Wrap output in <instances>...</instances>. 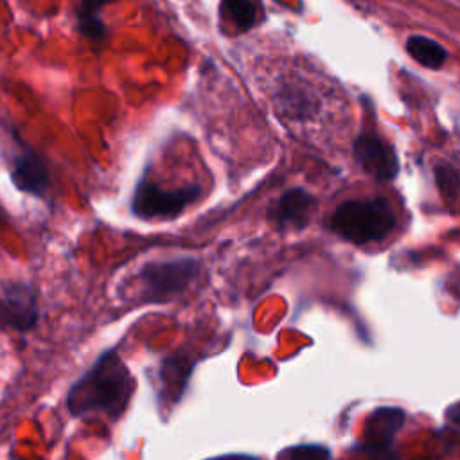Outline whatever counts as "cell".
Masks as SVG:
<instances>
[{"label": "cell", "mask_w": 460, "mask_h": 460, "mask_svg": "<svg viewBox=\"0 0 460 460\" xmlns=\"http://www.w3.org/2000/svg\"><path fill=\"white\" fill-rule=\"evenodd\" d=\"M207 460H259L253 455H244V453H228V455H219V456H212Z\"/></svg>", "instance_id": "2e32d148"}, {"label": "cell", "mask_w": 460, "mask_h": 460, "mask_svg": "<svg viewBox=\"0 0 460 460\" xmlns=\"http://www.w3.org/2000/svg\"><path fill=\"white\" fill-rule=\"evenodd\" d=\"M437 180H438V185L442 187V190L449 198L455 199L456 192H458V172H456V169H453L449 165H442L437 171Z\"/></svg>", "instance_id": "9a60e30c"}, {"label": "cell", "mask_w": 460, "mask_h": 460, "mask_svg": "<svg viewBox=\"0 0 460 460\" xmlns=\"http://www.w3.org/2000/svg\"><path fill=\"white\" fill-rule=\"evenodd\" d=\"M223 11L241 31H248L257 20V7L253 0H223Z\"/></svg>", "instance_id": "4fadbf2b"}, {"label": "cell", "mask_w": 460, "mask_h": 460, "mask_svg": "<svg viewBox=\"0 0 460 460\" xmlns=\"http://www.w3.org/2000/svg\"><path fill=\"white\" fill-rule=\"evenodd\" d=\"M288 460H331V449L323 444H298L288 451Z\"/></svg>", "instance_id": "5bb4252c"}, {"label": "cell", "mask_w": 460, "mask_h": 460, "mask_svg": "<svg viewBox=\"0 0 460 460\" xmlns=\"http://www.w3.org/2000/svg\"><path fill=\"white\" fill-rule=\"evenodd\" d=\"M135 390V379L115 349L102 352L95 363L70 386L66 408L74 417L102 411L119 419Z\"/></svg>", "instance_id": "6da1fadb"}, {"label": "cell", "mask_w": 460, "mask_h": 460, "mask_svg": "<svg viewBox=\"0 0 460 460\" xmlns=\"http://www.w3.org/2000/svg\"><path fill=\"white\" fill-rule=\"evenodd\" d=\"M354 158L363 171L376 180H394L399 172V160L392 146L374 133H361L354 140Z\"/></svg>", "instance_id": "52a82bcc"}, {"label": "cell", "mask_w": 460, "mask_h": 460, "mask_svg": "<svg viewBox=\"0 0 460 460\" xmlns=\"http://www.w3.org/2000/svg\"><path fill=\"white\" fill-rule=\"evenodd\" d=\"M194 365L196 361L183 354H172L162 361L160 399L164 401V404H176L183 397Z\"/></svg>", "instance_id": "30bf717a"}, {"label": "cell", "mask_w": 460, "mask_h": 460, "mask_svg": "<svg viewBox=\"0 0 460 460\" xmlns=\"http://www.w3.org/2000/svg\"><path fill=\"white\" fill-rule=\"evenodd\" d=\"M36 291L27 282H11L0 293V327L27 332L38 323Z\"/></svg>", "instance_id": "5b68a950"}, {"label": "cell", "mask_w": 460, "mask_h": 460, "mask_svg": "<svg viewBox=\"0 0 460 460\" xmlns=\"http://www.w3.org/2000/svg\"><path fill=\"white\" fill-rule=\"evenodd\" d=\"M395 214L388 199H349L331 216L334 234L354 244H368L385 239L395 228Z\"/></svg>", "instance_id": "7a4b0ae2"}, {"label": "cell", "mask_w": 460, "mask_h": 460, "mask_svg": "<svg viewBox=\"0 0 460 460\" xmlns=\"http://www.w3.org/2000/svg\"><path fill=\"white\" fill-rule=\"evenodd\" d=\"M0 219H4V214H2V210H0Z\"/></svg>", "instance_id": "e0dca14e"}, {"label": "cell", "mask_w": 460, "mask_h": 460, "mask_svg": "<svg viewBox=\"0 0 460 460\" xmlns=\"http://www.w3.org/2000/svg\"><path fill=\"white\" fill-rule=\"evenodd\" d=\"M404 420H406V413L397 406L376 408L367 419L363 449L372 458H385V460L394 458L390 456V446L397 431L402 428Z\"/></svg>", "instance_id": "8992f818"}, {"label": "cell", "mask_w": 460, "mask_h": 460, "mask_svg": "<svg viewBox=\"0 0 460 460\" xmlns=\"http://www.w3.org/2000/svg\"><path fill=\"white\" fill-rule=\"evenodd\" d=\"M199 271V261L180 257L158 262H147L140 270L144 302H167L187 289Z\"/></svg>", "instance_id": "3957f363"}, {"label": "cell", "mask_w": 460, "mask_h": 460, "mask_svg": "<svg viewBox=\"0 0 460 460\" xmlns=\"http://www.w3.org/2000/svg\"><path fill=\"white\" fill-rule=\"evenodd\" d=\"M113 0H81L79 5V31L84 38L99 43L106 38V27L99 16V11Z\"/></svg>", "instance_id": "7c38bea8"}, {"label": "cell", "mask_w": 460, "mask_h": 460, "mask_svg": "<svg viewBox=\"0 0 460 460\" xmlns=\"http://www.w3.org/2000/svg\"><path fill=\"white\" fill-rule=\"evenodd\" d=\"M406 50L417 63L431 70L442 68L447 59V50L438 41L420 34H413L406 40Z\"/></svg>", "instance_id": "8fae6325"}, {"label": "cell", "mask_w": 460, "mask_h": 460, "mask_svg": "<svg viewBox=\"0 0 460 460\" xmlns=\"http://www.w3.org/2000/svg\"><path fill=\"white\" fill-rule=\"evenodd\" d=\"M198 185L180 189H164L153 181L142 180L133 194L131 210L140 219H171L176 217L199 198Z\"/></svg>", "instance_id": "277c9868"}, {"label": "cell", "mask_w": 460, "mask_h": 460, "mask_svg": "<svg viewBox=\"0 0 460 460\" xmlns=\"http://www.w3.org/2000/svg\"><path fill=\"white\" fill-rule=\"evenodd\" d=\"M11 178L14 185L29 194L43 196L49 189V171L38 153L27 149L18 153L13 164Z\"/></svg>", "instance_id": "9c48e42d"}, {"label": "cell", "mask_w": 460, "mask_h": 460, "mask_svg": "<svg viewBox=\"0 0 460 460\" xmlns=\"http://www.w3.org/2000/svg\"><path fill=\"white\" fill-rule=\"evenodd\" d=\"M316 208V198L305 189H289L271 208V219L279 228H302Z\"/></svg>", "instance_id": "ba28073f"}]
</instances>
